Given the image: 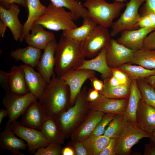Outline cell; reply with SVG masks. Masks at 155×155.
<instances>
[{
  "label": "cell",
  "mask_w": 155,
  "mask_h": 155,
  "mask_svg": "<svg viewBox=\"0 0 155 155\" xmlns=\"http://www.w3.org/2000/svg\"><path fill=\"white\" fill-rule=\"evenodd\" d=\"M145 3L141 9L142 15H145L149 13H155V0H145Z\"/></svg>",
  "instance_id": "obj_42"
},
{
  "label": "cell",
  "mask_w": 155,
  "mask_h": 155,
  "mask_svg": "<svg viewBox=\"0 0 155 155\" xmlns=\"http://www.w3.org/2000/svg\"><path fill=\"white\" fill-rule=\"evenodd\" d=\"M146 80L154 88L155 87V75L146 78Z\"/></svg>",
  "instance_id": "obj_54"
},
{
  "label": "cell",
  "mask_w": 155,
  "mask_h": 155,
  "mask_svg": "<svg viewBox=\"0 0 155 155\" xmlns=\"http://www.w3.org/2000/svg\"><path fill=\"white\" fill-rule=\"evenodd\" d=\"M12 131L10 124H6L4 130L0 133V146L1 149L10 151L13 155H24L20 152L25 150L27 144L22 139L17 137Z\"/></svg>",
  "instance_id": "obj_19"
},
{
  "label": "cell",
  "mask_w": 155,
  "mask_h": 155,
  "mask_svg": "<svg viewBox=\"0 0 155 155\" xmlns=\"http://www.w3.org/2000/svg\"><path fill=\"white\" fill-rule=\"evenodd\" d=\"M41 55V50L30 45L17 49L10 53V56L16 61H21L33 67H37Z\"/></svg>",
  "instance_id": "obj_27"
},
{
  "label": "cell",
  "mask_w": 155,
  "mask_h": 155,
  "mask_svg": "<svg viewBox=\"0 0 155 155\" xmlns=\"http://www.w3.org/2000/svg\"><path fill=\"white\" fill-rule=\"evenodd\" d=\"M150 27L155 28L150 18L147 15L141 16L136 25L135 28Z\"/></svg>",
  "instance_id": "obj_45"
},
{
  "label": "cell",
  "mask_w": 155,
  "mask_h": 155,
  "mask_svg": "<svg viewBox=\"0 0 155 155\" xmlns=\"http://www.w3.org/2000/svg\"><path fill=\"white\" fill-rule=\"evenodd\" d=\"M54 5L68 9L74 15L76 20L87 15V9L78 0H50Z\"/></svg>",
  "instance_id": "obj_33"
},
{
  "label": "cell",
  "mask_w": 155,
  "mask_h": 155,
  "mask_svg": "<svg viewBox=\"0 0 155 155\" xmlns=\"http://www.w3.org/2000/svg\"><path fill=\"white\" fill-rule=\"evenodd\" d=\"M80 42L62 34L57 43L55 53L54 71L60 78L66 73L76 70L85 59Z\"/></svg>",
  "instance_id": "obj_1"
},
{
  "label": "cell",
  "mask_w": 155,
  "mask_h": 155,
  "mask_svg": "<svg viewBox=\"0 0 155 155\" xmlns=\"http://www.w3.org/2000/svg\"><path fill=\"white\" fill-rule=\"evenodd\" d=\"M128 100L108 98L100 94L97 100L90 102L91 109L105 113L123 114Z\"/></svg>",
  "instance_id": "obj_18"
},
{
  "label": "cell",
  "mask_w": 155,
  "mask_h": 155,
  "mask_svg": "<svg viewBox=\"0 0 155 155\" xmlns=\"http://www.w3.org/2000/svg\"><path fill=\"white\" fill-rule=\"evenodd\" d=\"M105 79L106 80L108 84L111 86L115 87L121 85L117 79L113 75L110 78Z\"/></svg>",
  "instance_id": "obj_50"
},
{
  "label": "cell",
  "mask_w": 155,
  "mask_h": 155,
  "mask_svg": "<svg viewBox=\"0 0 155 155\" xmlns=\"http://www.w3.org/2000/svg\"><path fill=\"white\" fill-rule=\"evenodd\" d=\"M22 65L30 92L37 99H39L48 84L39 72L34 70L33 67L25 64Z\"/></svg>",
  "instance_id": "obj_21"
},
{
  "label": "cell",
  "mask_w": 155,
  "mask_h": 155,
  "mask_svg": "<svg viewBox=\"0 0 155 155\" xmlns=\"http://www.w3.org/2000/svg\"><path fill=\"white\" fill-rule=\"evenodd\" d=\"M155 29L154 27L139 28L133 30H124L116 40L119 43L134 50L143 48L144 40L150 32Z\"/></svg>",
  "instance_id": "obj_15"
},
{
  "label": "cell",
  "mask_w": 155,
  "mask_h": 155,
  "mask_svg": "<svg viewBox=\"0 0 155 155\" xmlns=\"http://www.w3.org/2000/svg\"><path fill=\"white\" fill-rule=\"evenodd\" d=\"M129 63L134 64L150 69H155V49L142 48L135 50Z\"/></svg>",
  "instance_id": "obj_30"
},
{
  "label": "cell",
  "mask_w": 155,
  "mask_h": 155,
  "mask_svg": "<svg viewBox=\"0 0 155 155\" xmlns=\"http://www.w3.org/2000/svg\"><path fill=\"white\" fill-rule=\"evenodd\" d=\"M61 144L51 142L47 146L38 149L35 155H60L61 154Z\"/></svg>",
  "instance_id": "obj_37"
},
{
  "label": "cell",
  "mask_w": 155,
  "mask_h": 155,
  "mask_svg": "<svg viewBox=\"0 0 155 155\" xmlns=\"http://www.w3.org/2000/svg\"><path fill=\"white\" fill-rule=\"evenodd\" d=\"M90 80L94 89L99 92L102 90L104 86V82L98 79L95 76L90 78Z\"/></svg>",
  "instance_id": "obj_47"
},
{
  "label": "cell",
  "mask_w": 155,
  "mask_h": 155,
  "mask_svg": "<svg viewBox=\"0 0 155 155\" xmlns=\"http://www.w3.org/2000/svg\"><path fill=\"white\" fill-rule=\"evenodd\" d=\"M73 142L75 155H89L87 150L82 141Z\"/></svg>",
  "instance_id": "obj_44"
},
{
  "label": "cell",
  "mask_w": 155,
  "mask_h": 155,
  "mask_svg": "<svg viewBox=\"0 0 155 155\" xmlns=\"http://www.w3.org/2000/svg\"><path fill=\"white\" fill-rule=\"evenodd\" d=\"M97 25L95 21L87 14L83 18L82 25L73 29L63 31L62 33L74 40L80 42Z\"/></svg>",
  "instance_id": "obj_29"
},
{
  "label": "cell",
  "mask_w": 155,
  "mask_h": 155,
  "mask_svg": "<svg viewBox=\"0 0 155 155\" xmlns=\"http://www.w3.org/2000/svg\"><path fill=\"white\" fill-rule=\"evenodd\" d=\"M37 100L30 92L22 96L11 92L6 93L3 100V104L8 113L9 120L6 124H10L16 121L29 106Z\"/></svg>",
  "instance_id": "obj_9"
},
{
  "label": "cell",
  "mask_w": 155,
  "mask_h": 155,
  "mask_svg": "<svg viewBox=\"0 0 155 155\" xmlns=\"http://www.w3.org/2000/svg\"><path fill=\"white\" fill-rule=\"evenodd\" d=\"M126 73L131 79L137 80L155 75V69H150L140 65L124 64L118 68Z\"/></svg>",
  "instance_id": "obj_34"
},
{
  "label": "cell",
  "mask_w": 155,
  "mask_h": 155,
  "mask_svg": "<svg viewBox=\"0 0 155 155\" xmlns=\"http://www.w3.org/2000/svg\"><path fill=\"white\" fill-rule=\"evenodd\" d=\"M10 91L22 96L30 92L26 80L25 73L22 65L13 66L9 72Z\"/></svg>",
  "instance_id": "obj_26"
},
{
  "label": "cell",
  "mask_w": 155,
  "mask_h": 155,
  "mask_svg": "<svg viewBox=\"0 0 155 155\" xmlns=\"http://www.w3.org/2000/svg\"><path fill=\"white\" fill-rule=\"evenodd\" d=\"M106 47L103 48L94 57L85 59L76 70L86 69L96 71L101 73L104 79L110 78L112 75L111 68L106 61Z\"/></svg>",
  "instance_id": "obj_23"
},
{
  "label": "cell",
  "mask_w": 155,
  "mask_h": 155,
  "mask_svg": "<svg viewBox=\"0 0 155 155\" xmlns=\"http://www.w3.org/2000/svg\"><path fill=\"white\" fill-rule=\"evenodd\" d=\"M114 0L124 2H126L127 0Z\"/></svg>",
  "instance_id": "obj_56"
},
{
  "label": "cell",
  "mask_w": 155,
  "mask_h": 155,
  "mask_svg": "<svg viewBox=\"0 0 155 155\" xmlns=\"http://www.w3.org/2000/svg\"><path fill=\"white\" fill-rule=\"evenodd\" d=\"M48 115L37 100L31 104L22 115L20 124L22 126L40 130Z\"/></svg>",
  "instance_id": "obj_14"
},
{
  "label": "cell",
  "mask_w": 155,
  "mask_h": 155,
  "mask_svg": "<svg viewBox=\"0 0 155 155\" xmlns=\"http://www.w3.org/2000/svg\"><path fill=\"white\" fill-rule=\"evenodd\" d=\"M108 28L98 25L80 42L81 50L85 57L92 59L108 45L111 39Z\"/></svg>",
  "instance_id": "obj_6"
},
{
  "label": "cell",
  "mask_w": 155,
  "mask_h": 155,
  "mask_svg": "<svg viewBox=\"0 0 155 155\" xmlns=\"http://www.w3.org/2000/svg\"><path fill=\"white\" fill-rule=\"evenodd\" d=\"M57 44L55 38L47 44L36 67L38 72L48 84L54 75L55 53Z\"/></svg>",
  "instance_id": "obj_13"
},
{
  "label": "cell",
  "mask_w": 155,
  "mask_h": 155,
  "mask_svg": "<svg viewBox=\"0 0 155 155\" xmlns=\"http://www.w3.org/2000/svg\"><path fill=\"white\" fill-rule=\"evenodd\" d=\"M142 48L146 49H155V29L146 37L144 42Z\"/></svg>",
  "instance_id": "obj_41"
},
{
  "label": "cell",
  "mask_w": 155,
  "mask_h": 155,
  "mask_svg": "<svg viewBox=\"0 0 155 155\" xmlns=\"http://www.w3.org/2000/svg\"><path fill=\"white\" fill-rule=\"evenodd\" d=\"M99 92L92 88L89 89L87 91V98L90 102H92L97 100L100 95Z\"/></svg>",
  "instance_id": "obj_48"
},
{
  "label": "cell",
  "mask_w": 155,
  "mask_h": 155,
  "mask_svg": "<svg viewBox=\"0 0 155 155\" xmlns=\"http://www.w3.org/2000/svg\"><path fill=\"white\" fill-rule=\"evenodd\" d=\"M87 10V15L98 24L108 28L125 6L124 2L115 1L108 3L105 0H86L82 4Z\"/></svg>",
  "instance_id": "obj_4"
},
{
  "label": "cell",
  "mask_w": 155,
  "mask_h": 155,
  "mask_svg": "<svg viewBox=\"0 0 155 155\" xmlns=\"http://www.w3.org/2000/svg\"><path fill=\"white\" fill-rule=\"evenodd\" d=\"M144 155H155V145L152 143L146 144Z\"/></svg>",
  "instance_id": "obj_49"
},
{
  "label": "cell",
  "mask_w": 155,
  "mask_h": 155,
  "mask_svg": "<svg viewBox=\"0 0 155 155\" xmlns=\"http://www.w3.org/2000/svg\"><path fill=\"white\" fill-rule=\"evenodd\" d=\"M151 134V137L150 138L151 142L155 145V130Z\"/></svg>",
  "instance_id": "obj_55"
},
{
  "label": "cell",
  "mask_w": 155,
  "mask_h": 155,
  "mask_svg": "<svg viewBox=\"0 0 155 155\" xmlns=\"http://www.w3.org/2000/svg\"><path fill=\"white\" fill-rule=\"evenodd\" d=\"M138 83L142 100L146 103L155 108V89L154 87L146 80H139Z\"/></svg>",
  "instance_id": "obj_36"
},
{
  "label": "cell",
  "mask_w": 155,
  "mask_h": 155,
  "mask_svg": "<svg viewBox=\"0 0 155 155\" xmlns=\"http://www.w3.org/2000/svg\"><path fill=\"white\" fill-rule=\"evenodd\" d=\"M110 139L103 135L90 136L82 141L89 155H99L108 144Z\"/></svg>",
  "instance_id": "obj_32"
},
{
  "label": "cell",
  "mask_w": 155,
  "mask_h": 155,
  "mask_svg": "<svg viewBox=\"0 0 155 155\" xmlns=\"http://www.w3.org/2000/svg\"><path fill=\"white\" fill-rule=\"evenodd\" d=\"M95 75L94 71L82 69L70 71L60 78L69 87L70 107L74 104L76 97L84 83L87 80L95 76Z\"/></svg>",
  "instance_id": "obj_12"
},
{
  "label": "cell",
  "mask_w": 155,
  "mask_h": 155,
  "mask_svg": "<svg viewBox=\"0 0 155 155\" xmlns=\"http://www.w3.org/2000/svg\"><path fill=\"white\" fill-rule=\"evenodd\" d=\"M112 75L119 81L121 85H124L131 82V79L125 72L117 68H111Z\"/></svg>",
  "instance_id": "obj_39"
},
{
  "label": "cell",
  "mask_w": 155,
  "mask_h": 155,
  "mask_svg": "<svg viewBox=\"0 0 155 155\" xmlns=\"http://www.w3.org/2000/svg\"><path fill=\"white\" fill-rule=\"evenodd\" d=\"M142 99L137 80L131 79L129 95L123 113L127 122L136 124V112L139 103Z\"/></svg>",
  "instance_id": "obj_24"
},
{
  "label": "cell",
  "mask_w": 155,
  "mask_h": 155,
  "mask_svg": "<svg viewBox=\"0 0 155 155\" xmlns=\"http://www.w3.org/2000/svg\"><path fill=\"white\" fill-rule=\"evenodd\" d=\"M135 51L119 43L116 40L111 39L106 47V58L108 65L111 68H117L124 64L130 63Z\"/></svg>",
  "instance_id": "obj_11"
},
{
  "label": "cell",
  "mask_w": 155,
  "mask_h": 155,
  "mask_svg": "<svg viewBox=\"0 0 155 155\" xmlns=\"http://www.w3.org/2000/svg\"><path fill=\"white\" fill-rule=\"evenodd\" d=\"M151 134L141 129L136 123L127 122L122 131L116 138L115 152L116 155H127L132 148L141 139L150 138Z\"/></svg>",
  "instance_id": "obj_7"
},
{
  "label": "cell",
  "mask_w": 155,
  "mask_h": 155,
  "mask_svg": "<svg viewBox=\"0 0 155 155\" xmlns=\"http://www.w3.org/2000/svg\"><path fill=\"white\" fill-rule=\"evenodd\" d=\"M87 93L86 87L82 88L74 105L55 118L65 137L71 134L85 119L91 110Z\"/></svg>",
  "instance_id": "obj_3"
},
{
  "label": "cell",
  "mask_w": 155,
  "mask_h": 155,
  "mask_svg": "<svg viewBox=\"0 0 155 155\" xmlns=\"http://www.w3.org/2000/svg\"><path fill=\"white\" fill-rule=\"evenodd\" d=\"M104 86L100 94L109 98L128 99L130 93L131 82L124 85L113 87L110 86L104 79Z\"/></svg>",
  "instance_id": "obj_31"
},
{
  "label": "cell",
  "mask_w": 155,
  "mask_h": 155,
  "mask_svg": "<svg viewBox=\"0 0 155 155\" xmlns=\"http://www.w3.org/2000/svg\"><path fill=\"white\" fill-rule=\"evenodd\" d=\"M115 115L112 113H105L89 136L103 135L105 127L113 120Z\"/></svg>",
  "instance_id": "obj_38"
},
{
  "label": "cell",
  "mask_w": 155,
  "mask_h": 155,
  "mask_svg": "<svg viewBox=\"0 0 155 155\" xmlns=\"http://www.w3.org/2000/svg\"><path fill=\"white\" fill-rule=\"evenodd\" d=\"M116 140V138H111L108 144L99 155H116L115 152Z\"/></svg>",
  "instance_id": "obj_43"
},
{
  "label": "cell",
  "mask_w": 155,
  "mask_h": 155,
  "mask_svg": "<svg viewBox=\"0 0 155 155\" xmlns=\"http://www.w3.org/2000/svg\"><path fill=\"white\" fill-rule=\"evenodd\" d=\"M62 155H74L75 153L74 150L70 147H65L62 149Z\"/></svg>",
  "instance_id": "obj_51"
},
{
  "label": "cell",
  "mask_w": 155,
  "mask_h": 155,
  "mask_svg": "<svg viewBox=\"0 0 155 155\" xmlns=\"http://www.w3.org/2000/svg\"><path fill=\"white\" fill-rule=\"evenodd\" d=\"M105 114L91 109L85 119L71 133V140L83 141L88 137Z\"/></svg>",
  "instance_id": "obj_16"
},
{
  "label": "cell",
  "mask_w": 155,
  "mask_h": 155,
  "mask_svg": "<svg viewBox=\"0 0 155 155\" xmlns=\"http://www.w3.org/2000/svg\"><path fill=\"white\" fill-rule=\"evenodd\" d=\"M145 0H130L120 18L111 26L110 32L111 37H114L124 30L135 28L141 16L138 12L140 6Z\"/></svg>",
  "instance_id": "obj_8"
},
{
  "label": "cell",
  "mask_w": 155,
  "mask_h": 155,
  "mask_svg": "<svg viewBox=\"0 0 155 155\" xmlns=\"http://www.w3.org/2000/svg\"><path fill=\"white\" fill-rule=\"evenodd\" d=\"M28 15L23 28L20 42L24 40L25 36L30 33V29L34 22L45 13L46 7L43 5L40 0H26Z\"/></svg>",
  "instance_id": "obj_25"
},
{
  "label": "cell",
  "mask_w": 155,
  "mask_h": 155,
  "mask_svg": "<svg viewBox=\"0 0 155 155\" xmlns=\"http://www.w3.org/2000/svg\"><path fill=\"white\" fill-rule=\"evenodd\" d=\"M0 83L6 93L10 92L9 84V72L0 71Z\"/></svg>",
  "instance_id": "obj_40"
},
{
  "label": "cell",
  "mask_w": 155,
  "mask_h": 155,
  "mask_svg": "<svg viewBox=\"0 0 155 155\" xmlns=\"http://www.w3.org/2000/svg\"><path fill=\"white\" fill-rule=\"evenodd\" d=\"M74 15L64 7H58L51 2L46 7L44 13L34 23L41 25L49 30L58 31L69 30L78 26Z\"/></svg>",
  "instance_id": "obj_5"
},
{
  "label": "cell",
  "mask_w": 155,
  "mask_h": 155,
  "mask_svg": "<svg viewBox=\"0 0 155 155\" xmlns=\"http://www.w3.org/2000/svg\"><path fill=\"white\" fill-rule=\"evenodd\" d=\"M19 7V5L15 3L11 4L7 9L0 6V19L6 24L16 41L21 38L23 28L18 18Z\"/></svg>",
  "instance_id": "obj_17"
},
{
  "label": "cell",
  "mask_w": 155,
  "mask_h": 155,
  "mask_svg": "<svg viewBox=\"0 0 155 155\" xmlns=\"http://www.w3.org/2000/svg\"><path fill=\"white\" fill-rule=\"evenodd\" d=\"M8 116V113L6 109L1 108L0 110V124L1 123L3 119Z\"/></svg>",
  "instance_id": "obj_53"
},
{
  "label": "cell",
  "mask_w": 155,
  "mask_h": 155,
  "mask_svg": "<svg viewBox=\"0 0 155 155\" xmlns=\"http://www.w3.org/2000/svg\"><path fill=\"white\" fill-rule=\"evenodd\" d=\"M13 3L25 7L27 10L26 0H0V6L5 9H8Z\"/></svg>",
  "instance_id": "obj_46"
},
{
  "label": "cell",
  "mask_w": 155,
  "mask_h": 155,
  "mask_svg": "<svg viewBox=\"0 0 155 155\" xmlns=\"http://www.w3.org/2000/svg\"><path fill=\"white\" fill-rule=\"evenodd\" d=\"M136 124L141 129L149 133L155 130V108L140 101L136 114Z\"/></svg>",
  "instance_id": "obj_22"
},
{
  "label": "cell",
  "mask_w": 155,
  "mask_h": 155,
  "mask_svg": "<svg viewBox=\"0 0 155 155\" xmlns=\"http://www.w3.org/2000/svg\"><path fill=\"white\" fill-rule=\"evenodd\" d=\"M44 28L41 24L34 23L30 29L31 33L26 34L24 40L28 45L44 50L47 44L55 38L53 32Z\"/></svg>",
  "instance_id": "obj_20"
},
{
  "label": "cell",
  "mask_w": 155,
  "mask_h": 155,
  "mask_svg": "<svg viewBox=\"0 0 155 155\" xmlns=\"http://www.w3.org/2000/svg\"><path fill=\"white\" fill-rule=\"evenodd\" d=\"M10 124L15 134L26 142L28 150L31 154H34L38 149L45 147L51 142L39 130L23 126L16 121Z\"/></svg>",
  "instance_id": "obj_10"
},
{
  "label": "cell",
  "mask_w": 155,
  "mask_h": 155,
  "mask_svg": "<svg viewBox=\"0 0 155 155\" xmlns=\"http://www.w3.org/2000/svg\"><path fill=\"white\" fill-rule=\"evenodd\" d=\"M70 98L68 86L54 75L38 101L48 116L56 118L70 107Z\"/></svg>",
  "instance_id": "obj_2"
},
{
  "label": "cell",
  "mask_w": 155,
  "mask_h": 155,
  "mask_svg": "<svg viewBox=\"0 0 155 155\" xmlns=\"http://www.w3.org/2000/svg\"><path fill=\"white\" fill-rule=\"evenodd\" d=\"M127 122L123 114L115 115L103 135L110 138H117L122 131Z\"/></svg>",
  "instance_id": "obj_35"
},
{
  "label": "cell",
  "mask_w": 155,
  "mask_h": 155,
  "mask_svg": "<svg viewBox=\"0 0 155 155\" xmlns=\"http://www.w3.org/2000/svg\"><path fill=\"white\" fill-rule=\"evenodd\" d=\"M44 136L51 142L61 144L66 137L56 119L48 117L40 130Z\"/></svg>",
  "instance_id": "obj_28"
},
{
  "label": "cell",
  "mask_w": 155,
  "mask_h": 155,
  "mask_svg": "<svg viewBox=\"0 0 155 155\" xmlns=\"http://www.w3.org/2000/svg\"><path fill=\"white\" fill-rule=\"evenodd\" d=\"M6 24L2 20L0 19V36L2 38L4 37L7 28Z\"/></svg>",
  "instance_id": "obj_52"
}]
</instances>
